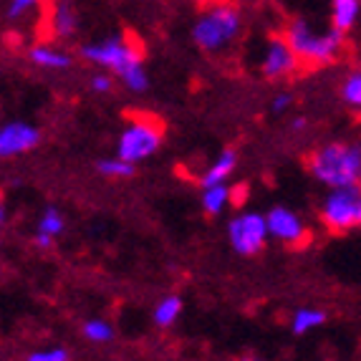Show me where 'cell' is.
<instances>
[{
	"mask_svg": "<svg viewBox=\"0 0 361 361\" xmlns=\"http://www.w3.org/2000/svg\"><path fill=\"white\" fill-rule=\"evenodd\" d=\"M78 56L91 66L116 73L121 84L134 94H145L149 89V76H147L145 61H142V51L132 38L106 36L99 41H89L78 49Z\"/></svg>",
	"mask_w": 361,
	"mask_h": 361,
	"instance_id": "6da1fadb",
	"label": "cell"
},
{
	"mask_svg": "<svg viewBox=\"0 0 361 361\" xmlns=\"http://www.w3.org/2000/svg\"><path fill=\"white\" fill-rule=\"evenodd\" d=\"M308 172L319 185L361 187V145L354 142H326L308 157Z\"/></svg>",
	"mask_w": 361,
	"mask_h": 361,
	"instance_id": "7a4b0ae2",
	"label": "cell"
},
{
	"mask_svg": "<svg viewBox=\"0 0 361 361\" xmlns=\"http://www.w3.org/2000/svg\"><path fill=\"white\" fill-rule=\"evenodd\" d=\"M243 33V11L240 6H235L230 0H215L207 3L202 11L197 13V18L192 23V43L205 54H220V51L230 49L238 36Z\"/></svg>",
	"mask_w": 361,
	"mask_h": 361,
	"instance_id": "3957f363",
	"label": "cell"
},
{
	"mask_svg": "<svg viewBox=\"0 0 361 361\" xmlns=\"http://www.w3.org/2000/svg\"><path fill=\"white\" fill-rule=\"evenodd\" d=\"M283 36L290 43V49L298 54L301 63L313 68L336 63L343 51V43H346V33L343 30L334 28V25L329 30H316L306 18L290 20L288 28L283 30Z\"/></svg>",
	"mask_w": 361,
	"mask_h": 361,
	"instance_id": "277c9868",
	"label": "cell"
},
{
	"mask_svg": "<svg viewBox=\"0 0 361 361\" xmlns=\"http://www.w3.org/2000/svg\"><path fill=\"white\" fill-rule=\"evenodd\" d=\"M164 142V127L157 119L149 116H137L121 129L119 139H116V154L129 159V162L139 164L147 162L149 157H154L162 149Z\"/></svg>",
	"mask_w": 361,
	"mask_h": 361,
	"instance_id": "5b68a950",
	"label": "cell"
},
{
	"mask_svg": "<svg viewBox=\"0 0 361 361\" xmlns=\"http://www.w3.org/2000/svg\"><path fill=\"white\" fill-rule=\"evenodd\" d=\"M319 217L329 233L361 228V187H336L321 202Z\"/></svg>",
	"mask_w": 361,
	"mask_h": 361,
	"instance_id": "8992f818",
	"label": "cell"
},
{
	"mask_svg": "<svg viewBox=\"0 0 361 361\" xmlns=\"http://www.w3.org/2000/svg\"><path fill=\"white\" fill-rule=\"evenodd\" d=\"M271 240L268 217L260 212H238L228 223V243L235 253L243 258H253L263 253V247Z\"/></svg>",
	"mask_w": 361,
	"mask_h": 361,
	"instance_id": "52a82bcc",
	"label": "cell"
},
{
	"mask_svg": "<svg viewBox=\"0 0 361 361\" xmlns=\"http://www.w3.org/2000/svg\"><path fill=\"white\" fill-rule=\"evenodd\" d=\"M268 217V230H271V240H278L281 245L288 247H303L311 240V230L306 220L298 212H293L286 205H276L265 212Z\"/></svg>",
	"mask_w": 361,
	"mask_h": 361,
	"instance_id": "ba28073f",
	"label": "cell"
},
{
	"mask_svg": "<svg viewBox=\"0 0 361 361\" xmlns=\"http://www.w3.org/2000/svg\"><path fill=\"white\" fill-rule=\"evenodd\" d=\"M301 68V59L290 49V43L286 36H271L265 43L263 56H260V73L268 81H283L290 78Z\"/></svg>",
	"mask_w": 361,
	"mask_h": 361,
	"instance_id": "9c48e42d",
	"label": "cell"
},
{
	"mask_svg": "<svg viewBox=\"0 0 361 361\" xmlns=\"http://www.w3.org/2000/svg\"><path fill=\"white\" fill-rule=\"evenodd\" d=\"M38 145H41V132L30 121L16 119V121H6L0 127V157L3 159L28 154Z\"/></svg>",
	"mask_w": 361,
	"mask_h": 361,
	"instance_id": "30bf717a",
	"label": "cell"
},
{
	"mask_svg": "<svg viewBox=\"0 0 361 361\" xmlns=\"http://www.w3.org/2000/svg\"><path fill=\"white\" fill-rule=\"evenodd\" d=\"M78 8L73 0H51V16H49V25L54 38L59 41H68L78 33Z\"/></svg>",
	"mask_w": 361,
	"mask_h": 361,
	"instance_id": "8fae6325",
	"label": "cell"
},
{
	"mask_svg": "<svg viewBox=\"0 0 361 361\" xmlns=\"http://www.w3.org/2000/svg\"><path fill=\"white\" fill-rule=\"evenodd\" d=\"M28 61L33 66L43 68V71H66L73 66V59L68 51L56 49V46H33L28 51Z\"/></svg>",
	"mask_w": 361,
	"mask_h": 361,
	"instance_id": "7c38bea8",
	"label": "cell"
},
{
	"mask_svg": "<svg viewBox=\"0 0 361 361\" xmlns=\"http://www.w3.org/2000/svg\"><path fill=\"white\" fill-rule=\"evenodd\" d=\"M235 167H238V152L233 147L223 149L220 154L210 162V167L205 169V175L200 177V187H210V185H223L233 177Z\"/></svg>",
	"mask_w": 361,
	"mask_h": 361,
	"instance_id": "4fadbf2b",
	"label": "cell"
},
{
	"mask_svg": "<svg viewBox=\"0 0 361 361\" xmlns=\"http://www.w3.org/2000/svg\"><path fill=\"white\" fill-rule=\"evenodd\" d=\"M233 200H235V190L228 185V182H223V185L202 187V197H200V205H202L205 215L217 217V215H223V212L228 210Z\"/></svg>",
	"mask_w": 361,
	"mask_h": 361,
	"instance_id": "5bb4252c",
	"label": "cell"
},
{
	"mask_svg": "<svg viewBox=\"0 0 361 361\" xmlns=\"http://www.w3.org/2000/svg\"><path fill=\"white\" fill-rule=\"evenodd\" d=\"M182 298L180 295H164L157 301V306L152 308V324L157 329H172L177 324V319L182 316Z\"/></svg>",
	"mask_w": 361,
	"mask_h": 361,
	"instance_id": "9a60e30c",
	"label": "cell"
},
{
	"mask_svg": "<svg viewBox=\"0 0 361 361\" xmlns=\"http://www.w3.org/2000/svg\"><path fill=\"white\" fill-rule=\"evenodd\" d=\"M361 16V0H331V25L349 33Z\"/></svg>",
	"mask_w": 361,
	"mask_h": 361,
	"instance_id": "2e32d148",
	"label": "cell"
},
{
	"mask_svg": "<svg viewBox=\"0 0 361 361\" xmlns=\"http://www.w3.org/2000/svg\"><path fill=\"white\" fill-rule=\"evenodd\" d=\"M326 324V311L321 308H313V306H303L290 316V331L295 336H306L311 334L313 329H319V326Z\"/></svg>",
	"mask_w": 361,
	"mask_h": 361,
	"instance_id": "e0dca14e",
	"label": "cell"
},
{
	"mask_svg": "<svg viewBox=\"0 0 361 361\" xmlns=\"http://www.w3.org/2000/svg\"><path fill=\"white\" fill-rule=\"evenodd\" d=\"M97 172L106 180H132L134 172H137V164L124 159V157H104L97 162Z\"/></svg>",
	"mask_w": 361,
	"mask_h": 361,
	"instance_id": "ac0fdd59",
	"label": "cell"
},
{
	"mask_svg": "<svg viewBox=\"0 0 361 361\" xmlns=\"http://www.w3.org/2000/svg\"><path fill=\"white\" fill-rule=\"evenodd\" d=\"M81 334L89 343H97V346H106V343L114 341L116 329L109 324L106 319H89L81 326Z\"/></svg>",
	"mask_w": 361,
	"mask_h": 361,
	"instance_id": "d6986e66",
	"label": "cell"
},
{
	"mask_svg": "<svg viewBox=\"0 0 361 361\" xmlns=\"http://www.w3.org/2000/svg\"><path fill=\"white\" fill-rule=\"evenodd\" d=\"M341 99L346 106L361 111V68H354V71L341 81Z\"/></svg>",
	"mask_w": 361,
	"mask_h": 361,
	"instance_id": "ffe728a7",
	"label": "cell"
},
{
	"mask_svg": "<svg viewBox=\"0 0 361 361\" xmlns=\"http://www.w3.org/2000/svg\"><path fill=\"white\" fill-rule=\"evenodd\" d=\"M36 230H38V233L54 235V238H61V235H63V230H66V220H63V215H61V212L51 205V207H46V210L41 212Z\"/></svg>",
	"mask_w": 361,
	"mask_h": 361,
	"instance_id": "44dd1931",
	"label": "cell"
},
{
	"mask_svg": "<svg viewBox=\"0 0 361 361\" xmlns=\"http://www.w3.org/2000/svg\"><path fill=\"white\" fill-rule=\"evenodd\" d=\"M71 354H68L63 346H46V349H36L28 354V361H68Z\"/></svg>",
	"mask_w": 361,
	"mask_h": 361,
	"instance_id": "7402d4cb",
	"label": "cell"
},
{
	"mask_svg": "<svg viewBox=\"0 0 361 361\" xmlns=\"http://www.w3.org/2000/svg\"><path fill=\"white\" fill-rule=\"evenodd\" d=\"M43 0H11L8 3V20H20L25 18L30 11H36Z\"/></svg>",
	"mask_w": 361,
	"mask_h": 361,
	"instance_id": "603a6c76",
	"label": "cell"
},
{
	"mask_svg": "<svg viewBox=\"0 0 361 361\" xmlns=\"http://www.w3.org/2000/svg\"><path fill=\"white\" fill-rule=\"evenodd\" d=\"M91 91L94 94H109V91L114 89V78H111V71H106V68H102V71H97L94 76H91Z\"/></svg>",
	"mask_w": 361,
	"mask_h": 361,
	"instance_id": "cb8c5ba5",
	"label": "cell"
},
{
	"mask_svg": "<svg viewBox=\"0 0 361 361\" xmlns=\"http://www.w3.org/2000/svg\"><path fill=\"white\" fill-rule=\"evenodd\" d=\"M290 106H293V94H290V91H278L271 102L273 114H283V111H288Z\"/></svg>",
	"mask_w": 361,
	"mask_h": 361,
	"instance_id": "d4e9b609",
	"label": "cell"
},
{
	"mask_svg": "<svg viewBox=\"0 0 361 361\" xmlns=\"http://www.w3.org/2000/svg\"><path fill=\"white\" fill-rule=\"evenodd\" d=\"M56 240H59V238L46 235V233H38V230H36V235H33V245H36L38 250H51V247L56 245Z\"/></svg>",
	"mask_w": 361,
	"mask_h": 361,
	"instance_id": "484cf974",
	"label": "cell"
},
{
	"mask_svg": "<svg viewBox=\"0 0 361 361\" xmlns=\"http://www.w3.org/2000/svg\"><path fill=\"white\" fill-rule=\"evenodd\" d=\"M290 127H293V132H301V129H306V119H303V116H298V119L290 121Z\"/></svg>",
	"mask_w": 361,
	"mask_h": 361,
	"instance_id": "4316f807",
	"label": "cell"
}]
</instances>
